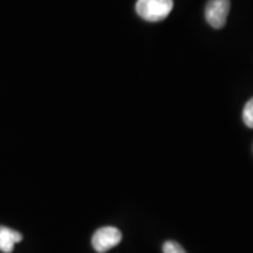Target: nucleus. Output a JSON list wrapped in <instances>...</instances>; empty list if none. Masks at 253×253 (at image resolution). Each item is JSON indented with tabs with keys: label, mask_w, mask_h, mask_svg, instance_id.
<instances>
[{
	"label": "nucleus",
	"mask_w": 253,
	"mask_h": 253,
	"mask_svg": "<svg viewBox=\"0 0 253 253\" xmlns=\"http://www.w3.org/2000/svg\"><path fill=\"white\" fill-rule=\"evenodd\" d=\"M173 8L172 0H137L136 12L144 20L157 23L166 19Z\"/></svg>",
	"instance_id": "f257e3e1"
},
{
	"label": "nucleus",
	"mask_w": 253,
	"mask_h": 253,
	"mask_svg": "<svg viewBox=\"0 0 253 253\" xmlns=\"http://www.w3.org/2000/svg\"><path fill=\"white\" fill-rule=\"evenodd\" d=\"M121 239L122 233L118 227L104 226L95 231L91 238V245L96 252L104 253L119 245Z\"/></svg>",
	"instance_id": "f03ea898"
},
{
	"label": "nucleus",
	"mask_w": 253,
	"mask_h": 253,
	"mask_svg": "<svg viewBox=\"0 0 253 253\" xmlns=\"http://www.w3.org/2000/svg\"><path fill=\"white\" fill-rule=\"evenodd\" d=\"M230 0H209L205 6V19L213 28H221L230 12Z\"/></svg>",
	"instance_id": "7ed1b4c3"
},
{
	"label": "nucleus",
	"mask_w": 253,
	"mask_h": 253,
	"mask_svg": "<svg viewBox=\"0 0 253 253\" xmlns=\"http://www.w3.org/2000/svg\"><path fill=\"white\" fill-rule=\"evenodd\" d=\"M23 240V235L7 226L0 225V251L12 253L14 245Z\"/></svg>",
	"instance_id": "20e7f679"
},
{
	"label": "nucleus",
	"mask_w": 253,
	"mask_h": 253,
	"mask_svg": "<svg viewBox=\"0 0 253 253\" xmlns=\"http://www.w3.org/2000/svg\"><path fill=\"white\" fill-rule=\"evenodd\" d=\"M243 121L249 128L253 129V97L246 102L243 110Z\"/></svg>",
	"instance_id": "39448f33"
},
{
	"label": "nucleus",
	"mask_w": 253,
	"mask_h": 253,
	"mask_svg": "<svg viewBox=\"0 0 253 253\" xmlns=\"http://www.w3.org/2000/svg\"><path fill=\"white\" fill-rule=\"evenodd\" d=\"M163 253H186L178 243L173 240H168L163 245Z\"/></svg>",
	"instance_id": "423d86ee"
}]
</instances>
